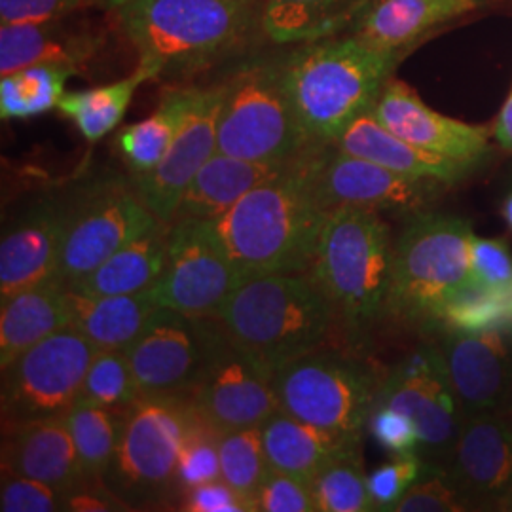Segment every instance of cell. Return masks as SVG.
<instances>
[{"label":"cell","mask_w":512,"mask_h":512,"mask_svg":"<svg viewBox=\"0 0 512 512\" xmlns=\"http://www.w3.org/2000/svg\"><path fill=\"white\" fill-rule=\"evenodd\" d=\"M110 12L156 78L202 73L268 40L264 0H128Z\"/></svg>","instance_id":"cell-1"},{"label":"cell","mask_w":512,"mask_h":512,"mask_svg":"<svg viewBox=\"0 0 512 512\" xmlns=\"http://www.w3.org/2000/svg\"><path fill=\"white\" fill-rule=\"evenodd\" d=\"M321 147L311 148L211 220L222 249L245 279L310 272L329 213L317 202L310 183L311 162Z\"/></svg>","instance_id":"cell-2"},{"label":"cell","mask_w":512,"mask_h":512,"mask_svg":"<svg viewBox=\"0 0 512 512\" xmlns=\"http://www.w3.org/2000/svg\"><path fill=\"white\" fill-rule=\"evenodd\" d=\"M403 57L346 33L296 44L279 63L302 126L313 141L334 143L359 114L372 110Z\"/></svg>","instance_id":"cell-3"},{"label":"cell","mask_w":512,"mask_h":512,"mask_svg":"<svg viewBox=\"0 0 512 512\" xmlns=\"http://www.w3.org/2000/svg\"><path fill=\"white\" fill-rule=\"evenodd\" d=\"M211 317L272 374L325 348L340 321L308 272L247 277Z\"/></svg>","instance_id":"cell-4"},{"label":"cell","mask_w":512,"mask_h":512,"mask_svg":"<svg viewBox=\"0 0 512 512\" xmlns=\"http://www.w3.org/2000/svg\"><path fill=\"white\" fill-rule=\"evenodd\" d=\"M391 272V232L380 213L351 205L330 209L308 274L349 329L387 313Z\"/></svg>","instance_id":"cell-5"},{"label":"cell","mask_w":512,"mask_h":512,"mask_svg":"<svg viewBox=\"0 0 512 512\" xmlns=\"http://www.w3.org/2000/svg\"><path fill=\"white\" fill-rule=\"evenodd\" d=\"M469 220L416 213L393 245L387 313L408 321H435L442 308L473 285Z\"/></svg>","instance_id":"cell-6"},{"label":"cell","mask_w":512,"mask_h":512,"mask_svg":"<svg viewBox=\"0 0 512 512\" xmlns=\"http://www.w3.org/2000/svg\"><path fill=\"white\" fill-rule=\"evenodd\" d=\"M224 84L217 150L253 162H293L317 145L287 92L279 57L249 59Z\"/></svg>","instance_id":"cell-7"},{"label":"cell","mask_w":512,"mask_h":512,"mask_svg":"<svg viewBox=\"0 0 512 512\" xmlns=\"http://www.w3.org/2000/svg\"><path fill=\"white\" fill-rule=\"evenodd\" d=\"M188 418L190 403L183 395H141L124 410L105 482L131 509L179 495L177 471Z\"/></svg>","instance_id":"cell-8"},{"label":"cell","mask_w":512,"mask_h":512,"mask_svg":"<svg viewBox=\"0 0 512 512\" xmlns=\"http://www.w3.org/2000/svg\"><path fill=\"white\" fill-rule=\"evenodd\" d=\"M165 224L143 202L133 179L101 175L65 200L59 281L73 289L133 239Z\"/></svg>","instance_id":"cell-9"},{"label":"cell","mask_w":512,"mask_h":512,"mask_svg":"<svg viewBox=\"0 0 512 512\" xmlns=\"http://www.w3.org/2000/svg\"><path fill=\"white\" fill-rule=\"evenodd\" d=\"M380 385L363 366L321 349L274 372L279 410L355 439L366 429Z\"/></svg>","instance_id":"cell-10"},{"label":"cell","mask_w":512,"mask_h":512,"mask_svg":"<svg viewBox=\"0 0 512 512\" xmlns=\"http://www.w3.org/2000/svg\"><path fill=\"white\" fill-rule=\"evenodd\" d=\"M99 349L67 325L2 368V427L67 418Z\"/></svg>","instance_id":"cell-11"},{"label":"cell","mask_w":512,"mask_h":512,"mask_svg":"<svg viewBox=\"0 0 512 512\" xmlns=\"http://www.w3.org/2000/svg\"><path fill=\"white\" fill-rule=\"evenodd\" d=\"M186 399L220 433L260 427L279 408L274 374L211 315L202 368Z\"/></svg>","instance_id":"cell-12"},{"label":"cell","mask_w":512,"mask_h":512,"mask_svg":"<svg viewBox=\"0 0 512 512\" xmlns=\"http://www.w3.org/2000/svg\"><path fill=\"white\" fill-rule=\"evenodd\" d=\"M243 281L215 236L211 220H184L169 224L164 270L150 293L158 308L209 317Z\"/></svg>","instance_id":"cell-13"},{"label":"cell","mask_w":512,"mask_h":512,"mask_svg":"<svg viewBox=\"0 0 512 512\" xmlns=\"http://www.w3.org/2000/svg\"><path fill=\"white\" fill-rule=\"evenodd\" d=\"M311 190L330 211L351 205L372 211L421 213L448 184L395 173L382 165L342 152L332 143L317 150L310 171Z\"/></svg>","instance_id":"cell-14"},{"label":"cell","mask_w":512,"mask_h":512,"mask_svg":"<svg viewBox=\"0 0 512 512\" xmlns=\"http://www.w3.org/2000/svg\"><path fill=\"white\" fill-rule=\"evenodd\" d=\"M376 404L395 408L416 423L420 450L444 465L461 427L458 401L440 348L425 346L410 353L385 378Z\"/></svg>","instance_id":"cell-15"},{"label":"cell","mask_w":512,"mask_h":512,"mask_svg":"<svg viewBox=\"0 0 512 512\" xmlns=\"http://www.w3.org/2000/svg\"><path fill=\"white\" fill-rule=\"evenodd\" d=\"M440 353L461 420L480 414H512L511 327L446 330Z\"/></svg>","instance_id":"cell-16"},{"label":"cell","mask_w":512,"mask_h":512,"mask_svg":"<svg viewBox=\"0 0 512 512\" xmlns=\"http://www.w3.org/2000/svg\"><path fill=\"white\" fill-rule=\"evenodd\" d=\"M209 332V317L158 308L126 349L143 395H183L196 382Z\"/></svg>","instance_id":"cell-17"},{"label":"cell","mask_w":512,"mask_h":512,"mask_svg":"<svg viewBox=\"0 0 512 512\" xmlns=\"http://www.w3.org/2000/svg\"><path fill=\"white\" fill-rule=\"evenodd\" d=\"M224 84L192 88L190 101L164 160L147 175L131 177L143 202L158 219L169 224L186 186L217 152V126Z\"/></svg>","instance_id":"cell-18"},{"label":"cell","mask_w":512,"mask_h":512,"mask_svg":"<svg viewBox=\"0 0 512 512\" xmlns=\"http://www.w3.org/2000/svg\"><path fill=\"white\" fill-rule=\"evenodd\" d=\"M372 112L397 137L444 158L478 167L490 152L492 129L440 114L397 78L387 80Z\"/></svg>","instance_id":"cell-19"},{"label":"cell","mask_w":512,"mask_h":512,"mask_svg":"<svg viewBox=\"0 0 512 512\" xmlns=\"http://www.w3.org/2000/svg\"><path fill=\"white\" fill-rule=\"evenodd\" d=\"M473 509H495L512 497V414L461 420L450 458L442 465Z\"/></svg>","instance_id":"cell-20"},{"label":"cell","mask_w":512,"mask_h":512,"mask_svg":"<svg viewBox=\"0 0 512 512\" xmlns=\"http://www.w3.org/2000/svg\"><path fill=\"white\" fill-rule=\"evenodd\" d=\"M63 236L65 200L61 198L40 200L4 232L0 243V300L57 277Z\"/></svg>","instance_id":"cell-21"},{"label":"cell","mask_w":512,"mask_h":512,"mask_svg":"<svg viewBox=\"0 0 512 512\" xmlns=\"http://www.w3.org/2000/svg\"><path fill=\"white\" fill-rule=\"evenodd\" d=\"M105 44L103 29L73 14L38 23L0 25V76L42 63L82 74Z\"/></svg>","instance_id":"cell-22"},{"label":"cell","mask_w":512,"mask_h":512,"mask_svg":"<svg viewBox=\"0 0 512 512\" xmlns=\"http://www.w3.org/2000/svg\"><path fill=\"white\" fill-rule=\"evenodd\" d=\"M2 469L69 492L86 476L67 418L2 427Z\"/></svg>","instance_id":"cell-23"},{"label":"cell","mask_w":512,"mask_h":512,"mask_svg":"<svg viewBox=\"0 0 512 512\" xmlns=\"http://www.w3.org/2000/svg\"><path fill=\"white\" fill-rule=\"evenodd\" d=\"M484 0H372L357 14L348 35L385 52H404L423 35L469 16Z\"/></svg>","instance_id":"cell-24"},{"label":"cell","mask_w":512,"mask_h":512,"mask_svg":"<svg viewBox=\"0 0 512 512\" xmlns=\"http://www.w3.org/2000/svg\"><path fill=\"white\" fill-rule=\"evenodd\" d=\"M332 145L395 173L418 179H435L448 186L463 181L476 169L475 165L456 162L410 145L385 128L372 110L359 114Z\"/></svg>","instance_id":"cell-25"},{"label":"cell","mask_w":512,"mask_h":512,"mask_svg":"<svg viewBox=\"0 0 512 512\" xmlns=\"http://www.w3.org/2000/svg\"><path fill=\"white\" fill-rule=\"evenodd\" d=\"M268 467L311 482L330 461L361 446V439L298 420L283 410L260 425Z\"/></svg>","instance_id":"cell-26"},{"label":"cell","mask_w":512,"mask_h":512,"mask_svg":"<svg viewBox=\"0 0 512 512\" xmlns=\"http://www.w3.org/2000/svg\"><path fill=\"white\" fill-rule=\"evenodd\" d=\"M293 162H253L217 150L186 186L169 224L184 220L219 219L249 190L279 175Z\"/></svg>","instance_id":"cell-27"},{"label":"cell","mask_w":512,"mask_h":512,"mask_svg":"<svg viewBox=\"0 0 512 512\" xmlns=\"http://www.w3.org/2000/svg\"><path fill=\"white\" fill-rule=\"evenodd\" d=\"M67 325V287L57 277L2 300L0 368Z\"/></svg>","instance_id":"cell-28"},{"label":"cell","mask_w":512,"mask_h":512,"mask_svg":"<svg viewBox=\"0 0 512 512\" xmlns=\"http://www.w3.org/2000/svg\"><path fill=\"white\" fill-rule=\"evenodd\" d=\"M69 325L97 349H128L158 310L150 291L92 296L67 289Z\"/></svg>","instance_id":"cell-29"},{"label":"cell","mask_w":512,"mask_h":512,"mask_svg":"<svg viewBox=\"0 0 512 512\" xmlns=\"http://www.w3.org/2000/svg\"><path fill=\"white\" fill-rule=\"evenodd\" d=\"M169 224H160L109 256L82 283L73 287L92 296H120L150 291L164 270Z\"/></svg>","instance_id":"cell-30"},{"label":"cell","mask_w":512,"mask_h":512,"mask_svg":"<svg viewBox=\"0 0 512 512\" xmlns=\"http://www.w3.org/2000/svg\"><path fill=\"white\" fill-rule=\"evenodd\" d=\"M366 0H264V33L274 44L346 35Z\"/></svg>","instance_id":"cell-31"},{"label":"cell","mask_w":512,"mask_h":512,"mask_svg":"<svg viewBox=\"0 0 512 512\" xmlns=\"http://www.w3.org/2000/svg\"><path fill=\"white\" fill-rule=\"evenodd\" d=\"M192 88L167 90L148 118L129 124L116 133L114 145L131 171V177L147 175L164 160L190 101Z\"/></svg>","instance_id":"cell-32"},{"label":"cell","mask_w":512,"mask_h":512,"mask_svg":"<svg viewBox=\"0 0 512 512\" xmlns=\"http://www.w3.org/2000/svg\"><path fill=\"white\" fill-rule=\"evenodd\" d=\"M154 78V71L139 63L137 69L122 80L90 90L65 93L57 110L73 122L88 143H97L120 126L139 86Z\"/></svg>","instance_id":"cell-33"},{"label":"cell","mask_w":512,"mask_h":512,"mask_svg":"<svg viewBox=\"0 0 512 512\" xmlns=\"http://www.w3.org/2000/svg\"><path fill=\"white\" fill-rule=\"evenodd\" d=\"M76 71L61 65H31L0 78V118L29 120L57 109Z\"/></svg>","instance_id":"cell-34"},{"label":"cell","mask_w":512,"mask_h":512,"mask_svg":"<svg viewBox=\"0 0 512 512\" xmlns=\"http://www.w3.org/2000/svg\"><path fill=\"white\" fill-rule=\"evenodd\" d=\"M82 473L90 480L105 482L122 435L124 410L78 403L67 414Z\"/></svg>","instance_id":"cell-35"},{"label":"cell","mask_w":512,"mask_h":512,"mask_svg":"<svg viewBox=\"0 0 512 512\" xmlns=\"http://www.w3.org/2000/svg\"><path fill=\"white\" fill-rule=\"evenodd\" d=\"M317 512H368L374 503L368 492V475L359 450L330 461L311 480Z\"/></svg>","instance_id":"cell-36"},{"label":"cell","mask_w":512,"mask_h":512,"mask_svg":"<svg viewBox=\"0 0 512 512\" xmlns=\"http://www.w3.org/2000/svg\"><path fill=\"white\" fill-rule=\"evenodd\" d=\"M220 478L243 495L256 511V495L270 467L260 427L220 433Z\"/></svg>","instance_id":"cell-37"},{"label":"cell","mask_w":512,"mask_h":512,"mask_svg":"<svg viewBox=\"0 0 512 512\" xmlns=\"http://www.w3.org/2000/svg\"><path fill=\"white\" fill-rule=\"evenodd\" d=\"M141 395L126 349H99L88 368L78 403L122 412Z\"/></svg>","instance_id":"cell-38"},{"label":"cell","mask_w":512,"mask_h":512,"mask_svg":"<svg viewBox=\"0 0 512 512\" xmlns=\"http://www.w3.org/2000/svg\"><path fill=\"white\" fill-rule=\"evenodd\" d=\"M435 323L463 332L512 327V289L490 291L471 285L442 308Z\"/></svg>","instance_id":"cell-39"},{"label":"cell","mask_w":512,"mask_h":512,"mask_svg":"<svg viewBox=\"0 0 512 512\" xmlns=\"http://www.w3.org/2000/svg\"><path fill=\"white\" fill-rule=\"evenodd\" d=\"M190 403V401H188ZM220 431L202 418L190 404V418L184 433L177 471L179 495L220 478Z\"/></svg>","instance_id":"cell-40"},{"label":"cell","mask_w":512,"mask_h":512,"mask_svg":"<svg viewBox=\"0 0 512 512\" xmlns=\"http://www.w3.org/2000/svg\"><path fill=\"white\" fill-rule=\"evenodd\" d=\"M465 511H475L471 501L459 490L448 471L437 463L429 465L393 509V512Z\"/></svg>","instance_id":"cell-41"},{"label":"cell","mask_w":512,"mask_h":512,"mask_svg":"<svg viewBox=\"0 0 512 512\" xmlns=\"http://www.w3.org/2000/svg\"><path fill=\"white\" fill-rule=\"evenodd\" d=\"M429 461L414 454H395L368 475V492L374 503V511L393 512L412 484L429 469Z\"/></svg>","instance_id":"cell-42"},{"label":"cell","mask_w":512,"mask_h":512,"mask_svg":"<svg viewBox=\"0 0 512 512\" xmlns=\"http://www.w3.org/2000/svg\"><path fill=\"white\" fill-rule=\"evenodd\" d=\"M0 511L57 512L63 511V492L29 476L16 475L2 469L0 476Z\"/></svg>","instance_id":"cell-43"},{"label":"cell","mask_w":512,"mask_h":512,"mask_svg":"<svg viewBox=\"0 0 512 512\" xmlns=\"http://www.w3.org/2000/svg\"><path fill=\"white\" fill-rule=\"evenodd\" d=\"M471 279L476 287L490 291L512 289V255L505 239L473 236Z\"/></svg>","instance_id":"cell-44"},{"label":"cell","mask_w":512,"mask_h":512,"mask_svg":"<svg viewBox=\"0 0 512 512\" xmlns=\"http://www.w3.org/2000/svg\"><path fill=\"white\" fill-rule=\"evenodd\" d=\"M256 511L317 512L311 482L270 469L256 495Z\"/></svg>","instance_id":"cell-45"},{"label":"cell","mask_w":512,"mask_h":512,"mask_svg":"<svg viewBox=\"0 0 512 512\" xmlns=\"http://www.w3.org/2000/svg\"><path fill=\"white\" fill-rule=\"evenodd\" d=\"M366 429L391 454H414L420 450V433L416 423L395 408L376 404L370 412Z\"/></svg>","instance_id":"cell-46"},{"label":"cell","mask_w":512,"mask_h":512,"mask_svg":"<svg viewBox=\"0 0 512 512\" xmlns=\"http://www.w3.org/2000/svg\"><path fill=\"white\" fill-rule=\"evenodd\" d=\"M179 509L186 512H255L253 505L222 478L183 492Z\"/></svg>","instance_id":"cell-47"},{"label":"cell","mask_w":512,"mask_h":512,"mask_svg":"<svg viewBox=\"0 0 512 512\" xmlns=\"http://www.w3.org/2000/svg\"><path fill=\"white\" fill-rule=\"evenodd\" d=\"M90 0H0V23H38L82 10Z\"/></svg>","instance_id":"cell-48"},{"label":"cell","mask_w":512,"mask_h":512,"mask_svg":"<svg viewBox=\"0 0 512 512\" xmlns=\"http://www.w3.org/2000/svg\"><path fill=\"white\" fill-rule=\"evenodd\" d=\"M118 495L107 486V482L84 478L73 490L63 494V511L71 512H109L129 511Z\"/></svg>","instance_id":"cell-49"},{"label":"cell","mask_w":512,"mask_h":512,"mask_svg":"<svg viewBox=\"0 0 512 512\" xmlns=\"http://www.w3.org/2000/svg\"><path fill=\"white\" fill-rule=\"evenodd\" d=\"M494 135L495 141L501 147L507 152H512V92L499 110V116L495 120Z\"/></svg>","instance_id":"cell-50"},{"label":"cell","mask_w":512,"mask_h":512,"mask_svg":"<svg viewBox=\"0 0 512 512\" xmlns=\"http://www.w3.org/2000/svg\"><path fill=\"white\" fill-rule=\"evenodd\" d=\"M501 217L505 220L507 228L512 232V190L505 196L503 203H501Z\"/></svg>","instance_id":"cell-51"},{"label":"cell","mask_w":512,"mask_h":512,"mask_svg":"<svg viewBox=\"0 0 512 512\" xmlns=\"http://www.w3.org/2000/svg\"><path fill=\"white\" fill-rule=\"evenodd\" d=\"M103 6H107L109 10H114V8H118L120 4H124V2H128V0H99Z\"/></svg>","instance_id":"cell-52"},{"label":"cell","mask_w":512,"mask_h":512,"mask_svg":"<svg viewBox=\"0 0 512 512\" xmlns=\"http://www.w3.org/2000/svg\"><path fill=\"white\" fill-rule=\"evenodd\" d=\"M499 511L512 512V497L511 499H507V501L499 507Z\"/></svg>","instance_id":"cell-53"},{"label":"cell","mask_w":512,"mask_h":512,"mask_svg":"<svg viewBox=\"0 0 512 512\" xmlns=\"http://www.w3.org/2000/svg\"><path fill=\"white\" fill-rule=\"evenodd\" d=\"M368 2H372V0H366V4H368ZM366 4H365V6H366Z\"/></svg>","instance_id":"cell-54"}]
</instances>
